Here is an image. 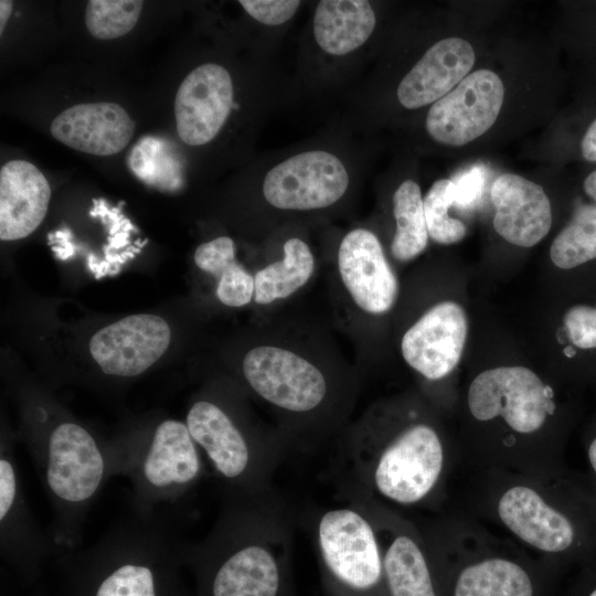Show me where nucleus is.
Returning <instances> with one entry per match:
<instances>
[{"instance_id":"17","label":"nucleus","mask_w":596,"mask_h":596,"mask_svg":"<svg viewBox=\"0 0 596 596\" xmlns=\"http://www.w3.org/2000/svg\"><path fill=\"white\" fill-rule=\"evenodd\" d=\"M233 83L221 65L194 68L180 84L174 99L177 131L183 142L202 146L225 124L233 106Z\"/></svg>"},{"instance_id":"31","label":"nucleus","mask_w":596,"mask_h":596,"mask_svg":"<svg viewBox=\"0 0 596 596\" xmlns=\"http://www.w3.org/2000/svg\"><path fill=\"white\" fill-rule=\"evenodd\" d=\"M557 337L567 359L596 353V302L571 305L563 313Z\"/></svg>"},{"instance_id":"9","label":"nucleus","mask_w":596,"mask_h":596,"mask_svg":"<svg viewBox=\"0 0 596 596\" xmlns=\"http://www.w3.org/2000/svg\"><path fill=\"white\" fill-rule=\"evenodd\" d=\"M185 424L225 496H257L272 491L270 477L279 450L256 444L220 405L207 400L193 403Z\"/></svg>"},{"instance_id":"36","label":"nucleus","mask_w":596,"mask_h":596,"mask_svg":"<svg viewBox=\"0 0 596 596\" xmlns=\"http://www.w3.org/2000/svg\"><path fill=\"white\" fill-rule=\"evenodd\" d=\"M13 2L10 0L0 1V33L2 34L8 19L11 14Z\"/></svg>"},{"instance_id":"2","label":"nucleus","mask_w":596,"mask_h":596,"mask_svg":"<svg viewBox=\"0 0 596 596\" xmlns=\"http://www.w3.org/2000/svg\"><path fill=\"white\" fill-rule=\"evenodd\" d=\"M470 515L561 570L596 561V491L585 475L471 470Z\"/></svg>"},{"instance_id":"25","label":"nucleus","mask_w":596,"mask_h":596,"mask_svg":"<svg viewBox=\"0 0 596 596\" xmlns=\"http://www.w3.org/2000/svg\"><path fill=\"white\" fill-rule=\"evenodd\" d=\"M313 267L308 245L297 237L288 240L284 244V258L255 274L254 300L266 305L290 296L308 281Z\"/></svg>"},{"instance_id":"35","label":"nucleus","mask_w":596,"mask_h":596,"mask_svg":"<svg viewBox=\"0 0 596 596\" xmlns=\"http://www.w3.org/2000/svg\"><path fill=\"white\" fill-rule=\"evenodd\" d=\"M581 150L585 160L596 162V119L586 130L581 142Z\"/></svg>"},{"instance_id":"33","label":"nucleus","mask_w":596,"mask_h":596,"mask_svg":"<svg viewBox=\"0 0 596 596\" xmlns=\"http://www.w3.org/2000/svg\"><path fill=\"white\" fill-rule=\"evenodd\" d=\"M455 183L454 204L468 206L475 202L481 191L482 178L478 170H472L465 174L458 182Z\"/></svg>"},{"instance_id":"32","label":"nucleus","mask_w":596,"mask_h":596,"mask_svg":"<svg viewBox=\"0 0 596 596\" xmlns=\"http://www.w3.org/2000/svg\"><path fill=\"white\" fill-rule=\"evenodd\" d=\"M240 4L255 20L266 25L289 21L300 6L296 0H241Z\"/></svg>"},{"instance_id":"19","label":"nucleus","mask_w":596,"mask_h":596,"mask_svg":"<svg viewBox=\"0 0 596 596\" xmlns=\"http://www.w3.org/2000/svg\"><path fill=\"white\" fill-rule=\"evenodd\" d=\"M493 227L507 242L531 247L551 230L552 207L543 188L519 174L503 173L491 187Z\"/></svg>"},{"instance_id":"4","label":"nucleus","mask_w":596,"mask_h":596,"mask_svg":"<svg viewBox=\"0 0 596 596\" xmlns=\"http://www.w3.org/2000/svg\"><path fill=\"white\" fill-rule=\"evenodd\" d=\"M342 490L395 510L437 511L461 461L432 422L407 412L398 426L372 428L340 456Z\"/></svg>"},{"instance_id":"11","label":"nucleus","mask_w":596,"mask_h":596,"mask_svg":"<svg viewBox=\"0 0 596 596\" xmlns=\"http://www.w3.org/2000/svg\"><path fill=\"white\" fill-rule=\"evenodd\" d=\"M243 374L257 395L288 413L313 412L328 394L321 371L281 348L263 345L249 350L243 360Z\"/></svg>"},{"instance_id":"21","label":"nucleus","mask_w":596,"mask_h":596,"mask_svg":"<svg viewBox=\"0 0 596 596\" xmlns=\"http://www.w3.org/2000/svg\"><path fill=\"white\" fill-rule=\"evenodd\" d=\"M475 61V51L464 39L436 42L401 81L398 102L407 109L434 104L470 74Z\"/></svg>"},{"instance_id":"3","label":"nucleus","mask_w":596,"mask_h":596,"mask_svg":"<svg viewBox=\"0 0 596 596\" xmlns=\"http://www.w3.org/2000/svg\"><path fill=\"white\" fill-rule=\"evenodd\" d=\"M292 517L273 491L226 496L210 533L187 545L194 596H295Z\"/></svg>"},{"instance_id":"27","label":"nucleus","mask_w":596,"mask_h":596,"mask_svg":"<svg viewBox=\"0 0 596 596\" xmlns=\"http://www.w3.org/2000/svg\"><path fill=\"white\" fill-rule=\"evenodd\" d=\"M550 257L562 270H581L596 263V203L575 207L570 222L554 238Z\"/></svg>"},{"instance_id":"26","label":"nucleus","mask_w":596,"mask_h":596,"mask_svg":"<svg viewBox=\"0 0 596 596\" xmlns=\"http://www.w3.org/2000/svg\"><path fill=\"white\" fill-rule=\"evenodd\" d=\"M396 231L391 244L392 255L401 262L418 256L427 246L428 231L419 185L405 180L393 195Z\"/></svg>"},{"instance_id":"7","label":"nucleus","mask_w":596,"mask_h":596,"mask_svg":"<svg viewBox=\"0 0 596 596\" xmlns=\"http://www.w3.org/2000/svg\"><path fill=\"white\" fill-rule=\"evenodd\" d=\"M315 520L313 531L324 588L329 596H387L384 564L373 520L356 496Z\"/></svg>"},{"instance_id":"22","label":"nucleus","mask_w":596,"mask_h":596,"mask_svg":"<svg viewBox=\"0 0 596 596\" xmlns=\"http://www.w3.org/2000/svg\"><path fill=\"white\" fill-rule=\"evenodd\" d=\"M51 188L31 162L12 160L0 170V238L17 241L29 236L46 215Z\"/></svg>"},{"instance_id":"10","label":"nucleus","mask_w":596,"mask_h":596,"mask_svg":"<svg viewBox=\"0 0 596 596\" xmlns=\"http://www.w3.org/2000/svg\"><path fill=\"white\" fill-rule=\"evenodd\" d=\"M356 497L364 502L376 529L387 596H441L417 522L402 511Z\"/></svg>"},{"instance_id":"37","label":"nucleus","mask_w":596,"mask_h":596,"mask_svg":"<svg viewBox=\"0 0 596 596\" xmlns=\"http://www.w3.org/2000/svg\"><path fill=\"white\" fill-rule=\"evenodd\" d=\"M583 189L585 193L596 203V170L590 172L584 180Z\"/></svg>"},{"instance_id":"30","label":"nucleus","mask_w":596,"mask_h":596,"mask_svg":"<svg viewBox=\"0 0 596 596\" xmlns=\"http://www.w3.org/2000/svg\"><path fill=\"white\" fill-rule=\"evenodd\" d=\"M142 6L139 0H91L85 11L86 28L99 40L123 36L136 25Z\"/></svg>"},{"instance_id":"13","label":"nucleus","mask_w":596,"mask_h":596,"mask_svg":"<svg viewBox=\"0 0 596 596\" xmlns=\"http://www.w3.org/2000/svg\"><path fill=\"white\" fill-rule=\"evenodd\" d=\"M349 174L332 153L312 150L272 168L263 183L269 204L283 210H313L336 203L345 193Z\"/></svg>"},{"instance_id":"6","label":"nucleus","mask_w":596,"mask_h":596,"mask_svg":"<svg viewBox=\"0 0 596 596\" xmlns=\"http://www.w3.org/2000/svg\"><path fill=\"white\" fill-rule=\"evenodd\" d=\"M187 543L157 514L121 520L88 549L63 553L71 596H194Z\"/></svg>"},{"instance_id":"15","label":"nucleus","mask_w":596,"mask_h":596,"mask_svg":"<svg viewBox=\"0 0 596 596\" xmlns=\"http://www.w3.org/2000/svg\"><path fill=\"white\" fill-rule=\"evenodd\" d=\"M54 543L40 529L23 493L15 457L1 441L0 547L1 555L28 577L35 575Z\"/></svg>"},{"instance_id":"18","label":"nucleus","mask_w":596,"mask_h":596,"mask_svg":"<svg viewBox=\"0 0 596 596\" xmlns=\"http://www.w3.org/2000/svg\"><path fill=\"white\" fill-rule=\"evenodd\" d=\"M338 266L347 290L361 309L377 315L394 306L397 279L372 232L365 228L349 232L339 247Z\"/></svg>"},{"instance_id":"28","label":"nucleus","mask_w":596,"mask_h":596,"mask_svg":"<svg viewBox=\"0 0 596 596\" xmlns=\"http://www.w3.org/2000/svg\"><path fill=\"white\" fill-rule=\"evenodd\" d=\"M129 167L140 180L161 191L181 187V163L163 139L147 136L132 148Z\"/></svg>"},{"instance_id":"29","label":"nucleus","mask_w":596,"mask_h":596,"mask_svg":"<svg viewBox=\"0 0 596 596\" xmlns=\"http://www.w3.org/2000/svg\"><path fill=\"white\" fill-rule=\"evenodd\" d=\"M454 181L439 179L423 199L428 236L439 244L458 243L467 233L466 225L448 214L449 207L454 205Z\"/></svg>"},{"instance_id":"1","label":"nucleus","mask_w":596,"mask_h":596,"mask_svg":"<svg viewBox=\"0 0 596 596\" xmlns=\"http://www.w3.org/2000/svg\"><path fill=\"white\" fill-rule=\"evenodd\" d=\"M466 412L473 432L459 445L470 470L507 469L540 476L568 471V409L553 385L521 365L478 373L469 383Z\"/></svg>"},{"instance_id":"12","label":"nucleus","mask_w":596,"mask_h":596,"mask_svg":"<svg viewBox=\"0 0 596 596\" xmlns=\"http://www.w3.org/2000/svg\"><path fill=\"white\" fill-rule=\"evenodd\" d=\"M504 86L494 72L480 68L435 102L426 117V130L439 143L459 147L483 135L496 121Z\"/></svg>"},{"instance_id":"23","label":"nucleus","mask_w":596,"mask_h":596,"mask_svg":"<svg viewBox=\"0 0 596 596\" xmlns=\"http://www.w3.org/2000/svg\"><path fill=\"white\" fill-rule=\"evenodd\" d=\"M375 24L369 1L323 0L315 11L313 35L326 53L345 55L368 41Z\"/></svg>"},{"instance_id":"14","label":"nucleus","mask_w":596,"mask_h":596,"mask_svg":"<svg viewBox=\"0 0 596 596\" xmlns=\"http://www.w3.org/2000/svg\"><path fill=\"white\" fill-rule=\"evenodd\" d=\"M171 330L157 315L138 313L97 331L89 341L92 358L107 375L136 376L166 352Z\"/></svg>"},{"instance_id":"20","label":"nucleus","mask_w":596,"mask_h":596,"mask_svg":"<svg viewBox=\"0 0 596 596\" xmlns=\"http://www.w3.org/2000/svg\"><path fill=\"white\" fill-rule=\"evenodd\" d=\"M52 136L65 146L94 156L121 151L134 135L135 121L118 104L74 105L52 121Z\"/></svg>"},{"instance_id":"34","label":"nucleus","mask_w":596,"mask_h":596,"mask_svg":"<svg viewBox=\"0 0 596 596\" xmlns=\"http://www.w3.org/2000/svg\"><path fill=\"white\" fill-rule=\"evenodd\" d=\"M583 444L586 462V473L584 475L596 491V416L584 436Z\"/></svg>"},{"instance_id":"8","label":"nucleus","mask_w":596,"mask_h":596,"mask_svg":"<svg viewBox=\"0 0 596 596\" xmlns=\"http://www.w3.org/2000/svg\"><path fill=\"white\" fill-rule=\"evenodd\" d=\"M116 476L131 485L135 512L157 514L190 493L204 472L200 448L185 423L163 419L141 444L114 448Z\"/></svg>"},{"instance_id":"5","label":"nucleus","mask_w":596,"mask_h":596,"mask_svg":"<svg viewBox=\"0 0 596 596\" xmlns=\"http://www.w3.org/2000/svg\"><path fill=\"white\" fill-rule=\"evenodd\" d=\"M441 596H545L562 571L466 511L417 522Z\"/></svg>"},{"instance_id":"24","label":"nucleus","mask_w":596,"mask_h":596,"mask_svg":"<svg viewBox=\"0 0 596 596\" xmlns=\"http://www.w3.org/2000/svg\"><path fill=\"white\" fill-rule=\"evenodd\" d=\"M195 265L217 279L216 297L228 307H242L254 297V277L235 258L231 237L220 236L199 245Z\"/></svg>"},{"instance_id":"16","label":"nucleus","mask_w":596,"mask_h":596,"mask_svg":"<svg viewBox=\"0 0 596 596\" xmlns=\"http://www.w3.org/2000/svg\"><path fill=\"white\" fill-rule=\"evenodd\" d=\"M468 333L464 308L443 301L427 310L403 336L406 363L429 381L448 376L458 365Z\"/></svg>"}]
</instances>
